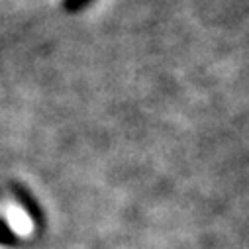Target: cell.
Returning <instances> with one entry per match:
<instances>
[{
    "instance_id": "7a4b0ae2",
    "label": "cell",
    "mask_w": 249,
    "mask_h": 249,
    "mask_svg": "<svg viewBox=\"0 0 249 249\" xmlns=\"http://www.w3.org/2000/svg\"><path fill=\"white\" fill-rule=\"evenodd\" d=\"M85 2H89V0H65V6H67V10H77Z\"/></svg>"
},
{
    "instance_id": "6da1fadb",
    "label": "cell",
    "mask_w": 249,
    "mask_h": 249,
    "mask_svg": "<svg viewBox=\"0 0 249 249\" xmlns=\"http://www.w3.org/2000/svg\"><path fill=\"white\" fill-rule=\"evenodd\" d=\"M6 224L8 230L18 237H30L34 233V220L28 214V210L20 204H8L6 206Z\"/></svg>"
}]
</instances>
